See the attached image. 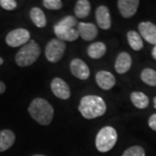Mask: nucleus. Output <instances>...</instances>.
Returning <instances> with one entry per match:
<instances>
[{"label":"nucleus","mask_w":156,"mask_h":156,"mask_svg":"<svg viewBox=\"0 0 156 156\" xmlns=\"http://www.w3.org/2000/svg\"><path fill=\"white\" fill-rule=\"evenodd\" d=\"M3 63H4V59H3V58H2V57L0 56V66H1V65H2Z\"/></svg>","instance_id":"c756f323"},{"label":"nucleus","mask_w":156,"mask_h":156,"mask_svg":"<svg viewBox=\"0 0 156 156\" xmlns=\"http://www.w3.org/2000/svg\"><path fill=\"white\" fill-rule=\"evenodd\" d=\"M0 6L5 11H13L17 6L15 0H0Z\"/></svg>","instance_id":"a878e982"},{"label":"nucleus","mask_w":156,"mask_h":156,"mask_svg":"<svg viewBox=\"0 0 156 156\" xmlns=\"http://www.w3.org/2000/svg\"><path fill=\"white\" fill-rule=\"evenodd\" d=\"M77 28L79 36L85 41L95 39L98 34L97 27L92 23H78Z\"/></svg>","instance_id":"4468645a"},{"label":"nucleus","mask_w":156,"mask_h":156,"mask_svg":"<svg viewBox=\"0 0 156 156\" xmlns=\"http://www.w3.org/2000/svg\"><path fill=\"white\" fill-rule=\"evenodd\" d=\"M139 5V0H119L117 2L119 11L125 18L133 17L137 12Z\"/></svg>","instance_id":"1a4fd4ad"},{"label":"nucleus","mask_w":156,"mask_h":156,"mask_svg":"<svg viewBox=\"0 0 156 156\" xmlns=\"http://www.w3.org/2000/svg\"><path fill=\"white\" fill-rule=\"evenodd\" d=\"M130 100L134 106L139 109H144L149 104V99L147 95L139 91H134L130 95Z\"/></svg>","instance_id":"6ab92c4d"},{"label":"nucleus","mask_w":156,"mask_h":156,"mask_svg":"<svg viewBox=\"0 0 156 156\" xmlns=\"http://www.w3.org/2000/svg\"><path fill=\"white\" fill-rule=\"evenodd\" d=\"M95 19L98 26L102 30L110 29L112 24L111 16L108 8L105 5H100L95 11Z\"/></svg>","instance_id":"9d476101"},{"label":"nucleus","mask_w":156,"mask_h":156,"mask_svg":"<svg viewBox=\"0 0 156 156\" xmlns=\"http://www.w3.org/2000/svg\"><path fill=\"white\" fill-rule=\"evenodd\" d=\"M117 132L113 127L101 128L95 137V147L101 153H107L115 147L117 141Z\"/></svg>","instance_id":"20e7f679"},{"label":"nucleus","mask_w":156,"mask_h":156,"mask_svg":"<svg viewBox=\"0 0 156 156\" xmlns=\"http://www.w3.org/2000/svg\"><path fill=\"white\" fill-rule=\"evenodd\" d=\"M78 110L85 119L91 120L102 116L106 113L107 106L101 96L85 95L81 99Z\"/></svg>","instance_id":"f257e3e1"},{"label":"nucleus","mask_w":156,"mask_h":156,"mask_svg":"<svg viewBox=\"0 0 156 156\" xmlns=\"http://www.w3.org/2000/svg\"><path fill=\"white\" fill-rule=\"evenodd\" d=\"M91 5L88 0H78L75 6V14L78 18H85L89 15Z\"/></svg>","instance_id":"aec40b11"},{"label":"nucleus","mask_w":156,"mask_h":156,"mask_svg":"<svg viewBox=\"0 0 156 156\" xmlns=\"http://www.w3.org/2000/svg\"><path fill=\"white\" fill-rule=\"evenodd\" d=\"M5 89H6L5 84L2 81H0V95H1V94H3V93H5Z\"/></svg>","instance_id":"cd10ccee"},{"label":"nucleus","mask_w":156,"mask_h":156,"mask_svg":"<svg viewBox=\"0 0 156 156\" xmlns=\"http://www.w3.org/2000/svg\"><path fill=\"white\" fill-rule=\"evenodd\" d=\"M127 39H128V44L134 50L139 51L143 48V41L137 31L129 30L127 33Z\"/></svg>","instance_id":"412c9836"},{"label":"nucleus","mask_w":156,"mask_h":156,"mask_svg":"<svg viewBox=\"0 0 156 156\" xmlns=\"http://www.w3.org/2000/svg\"><path fill=\"white\" fill-rule=\"evenodd\" d=\"M140 35L151 44H156V25L151 22L140 23Z\"/></svg>","instance_id":"9b49d317"},{"label":"nucleus","mask_w":156,"mask_h":156,"mask_svg":"<svg viewBox=\"0 0 156 156\" xmlns=\"http://www.w3.org/2000/svg\"><path fill=\"white\" fill-rule=\"evenodd\" d=\"M32 156H45V155H42V154H35V155H32Z\"/></svg>","instance_id":"2f4dec72"},{"label":"nucleus","mask_w":156,"mask_h":156,"mask_svg":"<svg viewBox=\"0 0 156 156\" xmlns=\"http://www.w3.org/2000/svg\"><path fill=\"white\" fill-rule=\"evenodd\" d=\"M43 5L48 10L57 11L62 7V2L61 0H44Z\"/></svg>","instance_id":"393cba45"},{"label":"nucleus","mask_w":156,"mask_h":156,"mask_svg":"<svg viewBox=\"0 0 156 156\" xmlns=\"http://www.w3.org/2000/svg\"><path fill=\"white\" fill-rule=\"evenodd\" d=\"M66 50V44L63 41L53 38L46 45L45 56L47 60L52 63H56L62 59Z\"/></svg>","instance_id":"39448f33"},{"label":"nucleus","mask_w":156,"mask_h":156,"mask_svg":"<svg viewBox=\"0 0 156 156\" xmlns=\"http://www.w3.org/2000/svg\"><path fill=\"white\" fill-rule=\"evenodd\" d=\"M54 32L57 37V39L61 41H68V42H73L76 41L79 37V33L74 28H67L62 27L56 24L54 26Z\"/></svg>","instance_id":"ddd939ff"},{"label":"nucleus","mask_w":156,"mask_h":156,"mask_svg":"<svg viewBox=\"0 0 156 156\" xmlns=\"http://www.w3.org/2000/svg\"><path fill=\"white\" fill-rule=\"evenodd\" d=\"M107 47L102 42H95L89 45L87 50V53L92 59H100L105 55Z\"/></svg>","instance_id":"f3484780"},{"label":"nucleus","mask_w":156,"mask_h":156,"mask_svg":"<svg viewBox=\"0 0 156 156\" xmlns=\"http://www.w3.org/2000/svg\"><path fill=\"white\" fill-rule=\"evenodd\" d=\"M41 49L35 40H30L28 44L23 45L15 56V62L19 67H28L38 59Z\"/></svg>","instance_id":"7ed1b4c3"},{"label":"nucleus","mask_w":156,"mask_h":156,"mask_svg":"<svg viewBox=\"0 0 156 156\" xmlns=\"http://www.w3.org/2000/svg\"><path fill=\"white\" fill-rule=\"evenodd\" d=\"M59 26L62 27H67V28H74L76 25H77V19L73 16H68V17H63L62 20L56 23Z\"/></svg>","instance_id":"b1692460"},{"label":"nucleus","mask_w":156,"mask_h":156,"mask_svg":"<svg viewBox=\"0 0 156 156\" xmlns=\"http://www.w3.org/2000/svg\"><path fill=\"white\" fill-rule=\"evenodd\" d=\"M16 140V136L11 129L0 131V152H5L11 148Z\"/></svg>","instance_id":"dca6fc26"},{"label":"nucleus","mask_w":156,"mask_h":156,"mask_svg":"<svg viewBox=\"0 0 156 156\" xmlns=\"http://www.w3.org/2000/svg\"><path fill=\"white\" fill-rule=\"evenodd\" d=\"M152 57L154 59V60H156V44H154V48H153V50H152Z\"/></svg>","instance_id":"c85d7f7f"},{"label":"nucleus","mask_w":156,"mask_h":156,"mask_svg":"<svg viewBox=\"0 0 156 156\" xmlns=\"http://www.w3.org/2000/svg\"><path fill=\"white\" fill-rule=\"evenodd\" d=\"M140 79L148 86L156 87V71L150 68H146L140 73Z\"/></svg>","instance_id":"4be33fe9"},{"label":"nucleus","mask_w":156,"mask_h":156,"mask_svg":"<svg viewBox=\"0 0 156 156\" xmlns=\"http://www.w3.org/2000/svg\"><path fill=\"white\" fill-rule=\"evenodd\" d=\"M69 69L73 76L80 80H87L89 77L90 71L88 65L79 58H75L70 62Z\"/></svg>","instance_id":"6e6552de"},{"label":"nucleus","mask_w":156,"mask_h":156,"mask_svg":"<svg viewBox=\"0 0 156 156\" xmlns=\"http://www.w3.org/2000/svg\"><path fill=\"white\" fill-rule=\"evenodd\" d=\"M132 65V58L128 52H121L116 57L115 69L118 74H125L130 69Z\"/></svg>","instance_id":"2eb2a0df"},{"label":"nucleus","mask_w":156,"mask_h":156,"mask_svg":"<svg viewBox=\"0 0 156 156\" xmlns=\"http://www.w3.org/2000/svg\"><path fill=\"white\" fill-rule=\"evenodd\" d=\"M50 89L52 93L61 100H68L71 95L69 85L62 78H54L50 83Z\"/></svg>","instance_id":"0eeeda50"},{"label":"nucleus","mask_w":156,"mask_h":156,"mask_svg":"<svg viewBox=\"0 0 156 156\" xmlns=\"http://www.w3.org/2000/svg\"><path fill=\"white\" fill-rule=\"evenodd\" d=\"M30 115L40 125H49L54 117V108L48 101L43 98L34 99L28 108Z\"/></svg>","instance_id":"f03ea898"},{"label":"nucleus","mask_w":156,"mask_h":156,"mask_svg":"<svg viewBox=\"0 0 156 156\" xmlns=\"http://www.w3.org/2000/svg\"><path fill=\"white\" fill-rule=\"evenodd\" d=\"M95 81L101 89L109 90L115 85V77L112 73L105 70L98 71L95 75Z\"/></svg>","instance_id":"f8f14e48"},{"label":"nucleus","mask_w":156,"mask_h":156,"mask_svg":"<svg viewBox=\"0 0 156 156\" xmlns=\"http://www.w3.org/2000/svg\"><path fill=\"white\" fill-rule=\"evenodd\" d=\"M30 17L31 18V21L38 28H44L47 24V19L45 17V14L38 7H33L30 11Z\"/></svg>","instance_id":"a211bd4d"},{"label":"nucleus","mask_w":156,"mask_h":156,"mask_svg":"<svg viewBox=\"0 0 156 156\" xmlns=\"http://www.w3.org/2000/svg\"><path fill=\"white\" fill-rule=\"evenodd\" d=\"M146 153L140 146H133L124 151L122 156H145Z\"/></svg>","instance_id":"5701e85b"},{"label":"nucleus","mask_w":156,"mask_h":156,"mask_svg":"<svg viewBox=\"0 0 156 156\" xmlns=\"http://www.w3.org/2000/svg\"><path fill=\"white\" fill-rule=\"evenodd\" d=\"M30 40V33L28 30L17 28L10 31L5 37L6 44L12 48H17L28 44Z\"/></svg>","instance_id":"423d86ee"},{"label":"nucleus","mask_w":156,"mask_h":156,"mask_svg":"<svg viewBox=\"0 0 156 156\" xmlns=\"http://www.w3.org/2000/svg\"><path fill=\"white\" fill-rule=\"evenodd\" d=\"M148 126L151 129L156 132V114L152 115L148 119Z\"/></svg>","instance_id":"bb28decb"},{"label":"nucleus","mask_w":156,"mask_h":156,"mask_svg":"<svg viewBox=\"0 0 156 156\" xmlns=\"http://www.w3.org/2000/svg\"><path fill=\"white\" fill-rule=\"evenodd\" d=\"M154 108H156V96L154 98Z\"/></svg>","instance_id":"7c9ffc66"}]
</instances>
